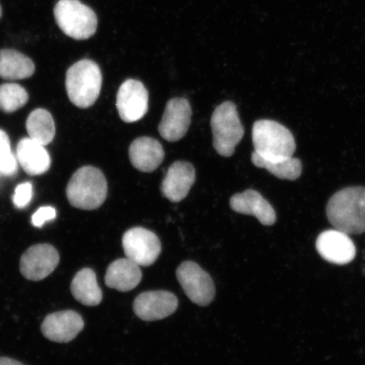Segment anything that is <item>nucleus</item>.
<instances>
[{"instance_id":"nucleus-9","label":"nucleus","mask_w":365,"mask_h":365,"mask_svg":"<svg viewBox=\"0 0 365 365\" xmlns=\"http://www.w3.org/2000/svg\"><path fill=\"white\" fill-rule=\"evenodd\" d=\"M148 91L140 81L127 80L118 89L116 106L121 120L134 123L141 120L148 111Z\"/></svg>"},{"instance_id":"nucleus-24","label":"nucleus","mask_w":365,"mask_h":365,"mask_svg":"<svg viewBox=\"0 0 365 365\" xmlns=\"http://www.w3.org/2000/svg\"><path fill=\"white\" fill-rule=\"evenodd\" d=\"M29 94L21 86L6 83L0 86V110L13 113L25 106Z\"/></svg>"},{"instance_id":"nucleus-14","label":"nucleus","mask_w":365,"mask_h":365,"mask_svg":"<svg viewBox=\"0 0 365 365\" xmlns=\"http://www.w3.org/2000/svg\"><path fill=\"white\" fill-rule=\"evenodd\" d=\"M83 328V319L78 313L65 310L49 314L45 318L41 329L46 339L65 344L75 339Z\"/></svg>"},{"instance_id":"nucleus-13","label":"nucleus","mask_w":365,"mask_h":365,"mask_svg":"<svg viewBox=\"0 0 365 365\" xmlns=\"http://www.w3.org/2000/svg\"><path fill=\"white\" fill-rule=\"evenodd\" d=\"M317 250L327 262L346 264L354 261L356 248L352 240L346 232L333 230L323 232L318 236Z\"/></svg>"},{"instance_id":"nucleus-18","label":"nucleus","mask_w":365,"mask_h":365,"mask_svg":"<svg viewBox=\"0 0 365 365\" xmlns=\"http://www.w3.org/2000/svg\"><path fill=\"white\" fill-rule=\"evenodd\" d=\"M16 158L23 170L31 176L43 175L51 165V159L44 145L31 138L22 139L18 143Z\"/></svg>"},{"instance_id":"nucleus-26","label":"nucleus","mask_w":365,"mask_h":365,"mask_svg":"<svg viewBox=\"0 0 365 365\" xmlns=\"http://www.w3.org/2000/svg\"><path fill=\"white\" fill-rule=\"evenodd\" d=\"M33 185L31 182H26L18 185L13 196V202L16 207L23 209L27 207L33 199Z\"/></svg>"},{"instance_id":"nucleus-27","label":"nucleus","mask_w":365,"mask_h":365,"mask_svg":"<svg viewBox=\"0 0 365 365\" xmlns=\"http://www.w3.org/2000/svg\"><path fill=\"white\" fill-rule=\"evenodd\" d=\"M56 218V209L51 207H40L31 217V223L36 227H42L46 222L52 221Z\"/></svg>"},{"instance_id":"nucleus-5","label":"nucleus","mask_w":365,"mask_h":365,"mask_svg":"<svg viewBox=\"0 0 365 365\" xmlns=\"http://www.w3.org/2000/svg\"><path fill=\"white\" fill-rule=\"evenodd\" d=\"M211 126L214 148L221 156L231 157L245 134L236 105L232 102L219 105L212 113Z\"/></svg>"},{"instance_id":"nucleus-25","label":"nucleus","mask_w":365,"mask_h":365,"mask_svg":"<svg viewBox=\"0 0 365 365\" xmlns=\"http://www.w3.org/2000/svg\"><path fill=\"white\" fill-rule=\"evenodd\" d=\"M17 158L14 156L8 135L0 130V175L15 176L17 173Z\"/></svg>"},{"instance_id":"nucleus-17","label":"nucleus","mask_w":365,"mask_h":365,"mask_svg":"<svg viewBox=\"0 0 365 365\" xmlns=\"http://www.w3.org/2000/svg\"><path fill=\"white\" fill-rule=\"evenodd\" d=\"M130 160L136 170L152 173L161 165L164 160V150L159 141L150 137H139L131 143Z\"/></svg>"},{"instance_id":"nucleus-19","label":"nucleus","mask_w":365,"mask_h":365,"mask_svg":"<svg viewBox=\"0 0 365 365\" xmlns=\"http://www.w3.org/2000/svg\"><path fill=\"white\" fill-rule=\"evenodd\" d=\"M143 279L140 266L128 258L116 259L108 267L105 284L110 289L129 292L135 289Z\"/></svg>"},{"instance_id":"nucleus-10","label":"nucleus","mask_w":365,"mask_h":365,"mask_svg":"<svg viewBox=\"0 0 365 365\" xmlns=\"http://www.w3.org/2000/svg\"><path fill=\"white\" fill-rule=\"evenodd\" d=\"M58 262L59 255L52 245H36L23 254L20 262L21 272L26 279L41 281L56 270Z\"/></svg>"},{"instance_id":"nucleus-29","label":"nucleus","mask_w":365,"mask_h":365,"mask_svg":"<svg viewBox=\"0 0 365 365\" xmlns=\"http://www.w3.org/2000/svg\"><path fill=\"white\" fill-rule=\"evenodd\" d=\"M2 16V8L1 6H0V18Z\"/></svg>"},{"instance_id":"nucleus-21","label":"nucleus","mask_w":365,"mask_h":365,"mask_svg":"<svg viewBox=\"0 0 365 365\" xmlns=\"http://www.w3.org/2000/svg\"><path fill=\"white\" fill-rule=\"evenodd\" d=\"M35 66L31 59L16 50L0 51V77L4 80L16 81L29 78L34 75Z\"/></svg>"},{"instance_id":"nucleus-11","label":"nucleus","mask_w":365,"mask_h":365,"mask_svg":"<svg viewBox=\"0 0 365 365\" xmlns=\"http://www.w3.org/2000/svg\"><path fill=\"white\" fill-rule=\"evenodd\" d=\"M179 305L177 297L168 291H149L137 296L134 312L145 322L159 321L171 316Z\"/></svg>"},{"instance_id":"nucleus-28","label":"nucleus","mask_w":365,"mask_h":365,"mask_svg":"<svg viewBox=\"0 0 365 365\" xmlns=\"http://www.w3.org/2000/svg\"><path fill=\"white\" fill-rule=\"evenodd\" d=\"M0 365H24L10 358H0Z\"/></svg>"},{"instance_id":"nucleus-12","label":"nucleus","mask_w":365,"mask_h":365,"mask_svg":"<svg viewBox=\"0 0 365 365\" xmlns=\"http://www.w3.org/2000/svg\"><path fill=\"white\" fill-rule=\"evenodd\" d=\"M191 114L188 100L182 98L170 100L158 126L160 135L170 143L181 140L189 130Z\"/></svg>"},{"instance_id":"nucleus-22","label":"nucleus","mask_w":365,"mask_h":365,"mask_svg":"<svg viewBox=\"0 0 365 365\" xmlns=\"http://www.w3.org/2000/svg\"><path fill=\"white\" fill-rule=\"evenodd\" d=\"M251 160L255 166L267 170L278 179L295 180L302 173V163L299 159L293 157L267 159L254 152Z\"/></svg>"},{"instance_id":"nucleus-6","label":"nucleus","mask_w":365,"mask_h":365,"mask_svg":"<svg viewBox=\"0 0 365 365\" xmlns=\"http://www.w3.org/2000/svg\"><path fill=\"white\" fill-rule=\"evenodd\" d=\"M53 12L59 29L72 38L88 39L97 31V16L79 0H59Z\"/></svg>"},{"instance_id":"nucleus-8","label":"nucleus","mask_w":365,"mask_h":365,"mask_svg":"<svg viewBox=\"0 0 365 365\" xmlns=\"http://www.w3.org/2000/svg\"><path fill=\"white\" fill-rule=\"evenodd\" d=\"M123 248L126 258L140 267H149L157 261L162 250L161 242L152 231L133 227L123 236Z\"/></svg>"},{"instance_id":"nucleus-2","label":"nucleus","mask_w":365,"mask_h":365,"mask_svg":"<svg viewBox=\"0 0 365 365\" xmlns=\"http://www.w3.org/2000/svg\"><path fill=\"white\" fill-rule=\"evenodd\" d=\"M66 195L73 207L82 210L98 209L107 198L106 178L97 168L82 167L68 182Z\"/></svg>"},{"instance_id":"nucleus-16","label":"nucleus","mask_w":365,"mask_h":365,"mask_svg":"<svg viewBox=\"0 0 365 365\" xmlns=\"http://www.w3.org/2000/svg\"><path fill=\"white\" fill-rule=\"evenodd\" d=\"M230 207L235 212L257 217L264 226H272L277 215L272 205L257 190H247L230 199Z\"/></svg>"},{"instance_id":"nucleus-15","label":"nucleus","mask_w":365,"mask_h":365,"mask_svg":"<svg viewBox=\"0 0 365 365\" xmlns=\"http://www.w3.org/2000/svg\"><path fill=\"white\" fill-rule=\"evenodd\" d=\"M195 181L192 164L178 161L168 168L162 182V193L172 202H180L188 195Z\"/></svg>"},{"instance_id":"nucleus-4","label":"nucleus","mask_w":365,"mask_h":365,"mask_svg":"<svg viewBox=\"0 0 365 365\" xmlns=\"http://www.w3.org/2000/svg\"><path fill=\"white\" fill-rule=\"evenodd\" d=\"M255 152L267 159L293 157L296 143L293 134L279 123L261 120L252 129Z\"/></svg>"},{"instance_id":"nucleus-3","label":"nucleus","mask_w":365,"mask_h":365,"mask_svg":"<svg viewBox=\"0 0 365 365\" xmlns=\"http://www.w3.org/2000/svg\"><path fill=\"white\" fill-rule=\"evenodd\" d=\"M102 83L103 76L99 66L89 59L76 63L66 73L68 97L78 108L93 106L99 97Z\"/></svg>"},{"instance_id":"nucleus-23","label":"nucleus","mask_w":365,"mask_h":365,"mask_svg":"<svg viewBox=\"0 0 365 365\" xmlns=\"http://www.w3.org/2000/svg\"><path fill=\"white\" fill-rule=\"evenodd\" d=\"M26 130L29 138L44 147L52 143L56 135V125L51 114L43 108L36 109L27 118Z\"/></svg>"},{"instance_id":"nucleus-1","label":"nucleus","mask_w":365,"mask_h":365,"mask_svg":"<svg viewBox=\"0 0 365 365\" xmlns=\"http://www.w3.org/2000/svg\"><path fill=\"white\" fill-rule=\"evenodd\" d=\"M327 215L335 230L349 235L363 234L365 232L364 187H349L333 195L327 205Z\"/></svg>"},{"instance_id":"nucleus-20","label":"nucleus","mask_w":365,"mask_h":365,"mask_svg":"<svg viewBox=\"0 0 365 365\" xmlns=\"http://www.w3.org/2000/svg\"><path fill=\"white\" fill-rule=\"evenodd\" d=\"M71 289L74 298L86 307H97L102 302V290L91 269L84 268L77 273L71 282Z\"/></svg>"},{"instance_id":"nucleus-7","label":"nucleus","mask_w":365,"mask_h":365,"mask_svg":"<svg viewBox=\"0 0 365 365\" xmlns=\"http://www.w3.org/2000/svg\"><path fill=\"white\" fill-rule=\"evenodd\" d=\"M176 275L185 294L195 304L207 307L215 298L212 278L197 263L182 262L177 269Z\"/></svg>"}]
</instances>
